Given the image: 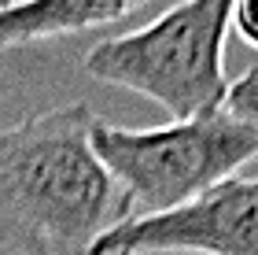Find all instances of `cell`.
Here are the masks:
<instances>
[{
    "instance_id": "6da1fadb",
    "label": "cell",
    "mask_w": 258,
    "mask_h": 255,
    "mask_svg": "<svg viewBox=\"0 0 258 255\" xmlns=\"http://www.w3.org/2000/svg\"><path fill=\"white\" fill-rule=\"evenodd\" d=\"M96 111L63 104L0 130V248L11 255H92L133 218L122 185L92 148Z\"/></svg>"
},
{
    "instance_id": "7a4b0ae2",
    "label": "cell",
    "mask_w": 258,
    "mask_h": 255,
    "mask_svg": "<svg viewBox=\"0 0 258 255\" xmlns=\"http://www.w3.org/2000/svg\"><path fill=\"white\" fill-rule=\"evenodd\" d=\"M232 30L229 0H192L166 8L148 26L92 44L85 71L96 82L133 89L155 100L173 122L221 111L229 96L225 41Z\"/></svg>"
},
{
    "instance_id": "3957f363",
    "label": "cell",
    "mask_w": 258,
    "mask_h": 255,
    "mask_svg": "<svg viewBox=\"0 0 258 255\" xmlns=\"http://www.w3.org/2000/svg\"><path fill=\"white\" fill-rule=\"evenodd\" d=\"M92 148L122 185L133 218H151L236 178L258 156V130L225 108L159 130H125L96 119Z\"/></svg>"
},
{
    "instance_id": "277c9868",
    "label": "cell",
    "mask_w": 258,
    "mask_h": 255,
    "mask_svg": "<svg viewBox=\"0 0 258 255\" xmlns=\"http://www.w3.org/2000/svg\"><path fill=\"white\" fill-rule=\"evenodd\" d=\"M92 255H258V178H225L192 203L125 218Z\"/></svg>"
},
{
    "instance_id": "5b68a950",
    "label": "cell",
    "mask_w": 258,
    "mask_h": 255,
    "mask_svg": "<svg viewBox=\"0 0 258 255\" xmlns=\"http://www.w3.org/2000/svg\"><path fill=\"white\" fill-rule=\"evenodd\" d=\"M140 8V0H33V4H0V52L26 48L37 41L122 22Z\"/></svg>"
},
{
    "instance_id": "8992f818",
    "label": "cell",
    "mask_w": 258,
    "mask_h": 255,
    "mask_svg": "<svg viewBox=\"0 0 258 255\" xmlns=\"http://www.w3.org/2000/svg\"><path fill=\"white\" fill-rule=\"evenodd\" d=\"M225 111H232L236 119L258 130V71H243L236 82H229Z\"/></svg>"
},
{
    "instance_id": "52a82bcc",
    "label": "cell",
    "mask_w": 258,
    "mask_h": 255,
    "mask_svg": "<svg viewBox=\"0 0 258 255\" xmlns=\"http://www.w3.org/2000/svg\"><path fill=\"white\" fill-rule=\"evenodd\" d=\"M232 30H236L251 48H258V0L232 4Z\"/></svg>"
}]
</instances>
